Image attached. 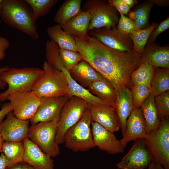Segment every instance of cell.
Here are the masks:
<instances>
[{
	"instance_id": "cell-32",
	"label": "cell",
	"mask_w": 169,
	"mask_h": 169,
	"mask_svg": "<svg viewBox=\"0 0 169 169\" xmlns=\"http://www.w3.org/2000/svg\"><path fill=\"white\" fill-rule=\"evenodd\" d=\"M59 52L60 60L64 67L69 71L83 60L81 54L78 52L59 48Z\"/></svg>"
},
{
	"instance_id": "cell-13",
	"label": "cell",
	"mask_w": 169,
	"mask_h": 169,
	"mask_svg": "<svg viewBox=\"0 0 169 169\" xmlns=\"http://www.w3.org/2000/svg\"><path fill=\"white\" fill-rule=\"evenodd\" d=\"M69 98L67 96L41 98L35 113L29 120L31 124L33 125L59 118L63 107Z\"/></svg>"
},
{
	"instance_id": "cell-2",
	"label": "cell",
	"mask_w": 169,
	"mask_h": 169,
	"mask_svg": "<svg viewBox=\"0 0 169 169\" xmlns=\"http://www.w3.org/2000/svg\"><path fill=\"white\" fill-rule=\"evenodd\" d=\"M0 18L7 25L32 39L38 38L36 20L25 0H3L0 8Z\"/></svg>"
},
{
	"instance_id": "cell-41",
	"label": "cell",
	"mask_w": 169,
	"mask_h": 169,
	"mask_svg": "<svg viewBox=\"0 0 169 169\" xmlns=\"http://www.w3.org/2000/svg\"><path fill=\"white\" fill-rule=\"evenodd\" d=\"M6 169H35L33 167L25 162L17 163L7 167Z\"/></svg>"
},
{
	"instance_id": "cell-8",
	"label": "cell",
	"mask_w": 169,
	"mask_h": 169,
	"mask_svg": "<svg viewBox=\"0 0 169 169\" xmlns=\"http://www.w3.org/2000/svg\"><path fill=\"white\" fill-rule=\"evenodd\" d=\"M115 9L108 1L88 0L86 1L82 11L88 13L91 16L88 31L101 28H116L118 18Z\"/></svg>"
},
{
	"instance_id": "cell-37",
	"label": "cell",
	"mask_w": 169,
	"mask_h": 169,
	"mask_svg": "<svg viewBox=\"0 0 169 169\" xmlns=\"http://www.w3.org/2000/svg\"><path fill=\"white\" fill-rule=\"evenodd\" d=\"M169 28V18L168 17L157 26L153 31L149 38V41L153 42L154 41L159 34L168 29Z\"/></svg>"
},
{
	"instance_id": "cell-5",
	"label": "cell",
	"mask_w": 169,
	"mask_h": 169,
	"mask_svg": "<svg viewBox=\"0 0 169 169\" xmlns=\"http://www.w3.org/2000/svg\"><path fill=\"white\" fill-rule=\"evenodd\" d=\"M92 120L87 108L75 125L66 132L63 143L74 152L84 151L95 148L91 129Z\"/></svg>"
},
{
	"instance_id": "cell-11",
	"label": "cell",
	"mask_w": 169,
	"mask_h": 169,
	"mask_svg": "<svg viewBox=\"0 0 169 169\" xmlns=\"http://www.w3.org/2000/svg\"><path fill=\"white\" fill-rule=\"evenodd\" d=\"M131 148L116 164L118 169H144L154 160L143 139L134 141Z\"/></svg>"
},
{
	"instance_id": "cell-33",
	"label": "cell",
	"mask_w": 169,
	"mask_h": 169,
	"mask_svg": "<svg viewBox=\"0 0 169 169\" xmlns=\"http://www.w3.org/2000/svg\"><path fill=\"white\" fill-rule=\"evenodd\" d=\"M134 109L140 108L146 99L151 95L150 89L143 84L130 85Z\"/></svg>"
},
{
	"instance_id": "cell-7",
	"label": "cell",
	"mask_w": 169,
	"mask_h": 169,
	"mask_svg": "<svg viewBox=\"0 0 169 169\" xmlns=\"http://www.w3.org/2000/svg\"><path fill=\"white\" fill-rule=\"evenodd\" d=\"M59 118L48 122H39L29 127L27 137L51 157L60 154L56 141L57 123Z\"/></svg>"
},
{
	"instance_id": "cell-3",
	"label": "cell",
	"mask_w": 169,
	"mask_h": 169,
	"mask_svg": "<svg viewBox=\"0 0 169 169\" xmlns=\"http://www.w3.org/2000/svg\"><path fill=\"white\" fill-rule=\"evenodd\" d=\"M43 69L38 67L10 68L0 73V79L8 85L7 89L0 93V102L7 100L14 93L32 91L38 80L43 75Z\"/></svg>"
},
{
	"instance_id": "cell-15",
	"label": "cell",
	"mask_w": 169,
	"mask_h": 169,
	"mask_svg": "<svg viewBox=\"0 0 169 169\" xmlns=\"http://www.w3.org/2000/svg\"><path fill=\"white\" fill-rule=\"evenodd\" d=\"M91 129L94 144L100 150L111 155L123 153L124 150L112 132L97 123L92 121Z\"/></svg>"
},
{
	"instance_id": "cell-4",
	"label": "cell",
	"mask_w": 169,
	"mask_h": 169,
	"mask_svg": "<svg viewBox=\"0 0 169 169\" xmlns=\"http://www.w3.org/2000/svg\"><path fill=\"white\" fill-rule=\"evenodd\" d=\"M43 69L44 73L32 91L40 98L67 96L68 85L64 73L51 66L46 61L43 64Z\"/></svg>"
},
{
	"instance_id": "cell-40",
	"label": "cell",
	"mask_w": 169,
	"mask_h": 169,
	"mask_svg": "<svg viewBox=\"0 0 169 169\" xmlns=\"http://www.w3.org/2000/svg\"><path fill=\"white\" fill-rule=\"evenodd\" d=\"M13 110V107L9 102L3 105L0 110V124L3 121L5 117Z\"/></svg>"
},
{
	"instance_id": "cell-26",
	"label": "cell",
	"mask_w": 169,
	"mask_h": 169,
	"mask_svg": "<svg viewBox=\"0 0 169 169\" xmlns=\"http://www.w3.org/2000/svg\"><path fill=\"white\" fill-rule=\"evenodd\" d=\"M81 0H66L56 11L54 21L60 26L82 11Z\"/></svg>"
},
{
	"instance_id": "cell-22",
	"label": "cell",
	"mask_w": 169,
	"mask_h": 169,
	"mask_svg": "<svg viewBox=\"0 0 169 169\" xmlns=\"http://www.w3.org/2000/svg\"><path fill=\"white\" fill-rule=\"evenodd\" d=\"M91 16L82 11L61 26L63 29L73 36L81 37L88 34Z\"/></svg>"
},
{
	"instance_id": "cell-42",
	"label": "cell",
	"mask_w": 169,
	"mask_h": 169,
	"mask_svg": "<svg viewBox=\"0 0 169 169\" xmlns=\"http://www.w3.org/2000/svg\"><path fill=\"white\" fill-rule=\"evenodd\" d=\"M149 13H148L141 18L134 21L136 29H141L147 24Z\"/></svg>"
},
{
	"instance_id": "cell-46",
	"label": "cell",
	"mask_w": 169,
	"mask_h": 169,
	"mask_svg": "<svg viewBox=\"0 0 169 169\" xmlns=\"http://www.w3.org/2000/svg\"><path fill=\"white\" fill-rule=\"evenodd\" d=\"M122 1L130 8L132 7L136 2H137L136 1L134 0H122Z\"/></svg>"
},
{
	"instance_id": "cell-35",
	"label": "cell",
	"mask_w": 169,
	"mask_h": 169,
	"mask_svg": "<svg viewBox=\"0 0 169 169\" xmlns=\"http://www.w3.org/2000/svg\"><path fill=\"white\" fill-rule=\"evenodd\" d=\"M119 13L120 18L118 20L117 29L122 34L129 36L133 31L136 29V25L131 19Z\"/></svg>"
},
{
	"instance_id": "cell-23",
	"label": "cell",
	"mask_w": 169,
	"mask_h": 169,
	"mask_svg": "<svg viewBox=\"0 0 169 169\" xmlns=\"http://www.w3.org/2000/svg\"><path fill=\"white\" fill-rule=\"evenodd\" d=\"M47 34L59 48L78 52L77 46L74 37L64 30L60 25L57 24L49 27Z\"/></svg>"
},
{
	"instance_id": "cell-31",
	"label": "cell",
	"mask_w": 169,
	"mask_h": 169,
	"mask_svg": "<svg viewBox=\"0 0 169 169\" xmlns=\"http://www.w3.org/2000/svg\"><path fill=\"white\" fill-rule=\"evenodd\" d=\"M30 7L35 20L47 15L58 0H25Z\"/></svg>"
},
{
	"instance_id": "cell-43",
	"label": "cell",
	"mask_w": 169,
	"mask_h": 169,
	"mask_svg": "<svg viewBox=\"0 0 169 169\" xmlns=\"http://www.w3.org/2000/svg\"><path fill=\"white\" fill-rule=\"evenodd\" d=\"M8 166V161L3 153L0 155V169H6Z\"/></svg>"
},
{
	"instance_id": "cell-19",
	"label": "cell",
	"mask_w": 169,
	"mask_h": 169,
	"mask_svg": "<svg viewBox=\"0 0 169 169\" xmlns=\"http://www.w3.org/2000/svg\"><path fill=\"white\" fill-rule=\"evenodd\" d=\"M116 99L114 107L123 136L126 130V121L134 109L131 90L125 86L116 91Z\"/></svg>"
},
{
	"instance_id": "cell-48",
	"label": "cell",
	"mask_w": 169,
	"mask_h": 169,
	"mask_svg": "<svg viewBox=\"0 0 169 169\" xmlns=\"http://www.w3.org/2000/svg\"><path fill=\"white\" fill-rule=\"evenodd\" d=\"M3 0H0V8L1 6V5L3 2Z\"/></svg>"
},
{
	"instance_id": "cell-20",
	"label": "cell",
	"mask_w": 169,
	"mask_h": 169,
	"mask_svg": "<svg viewBox=\"0 0 169 169\" xmlns=\"http://www.w3.org/2000/svg\"><path fill=\"white\" fill-rule=\"evenodd\" d=\"M69 72L73 79L85 89L95 81L105 79L91 65L83 60L71 69Z\"/></svg>"
},
{
	"instance_id": "cell-12",
	"label": "cell",
	"mask_w": 169,
	"mask_h": 169,
	"mask_svg": "<svg viewBox=\"0 0 169 169\" xmlns=\"http://www.w3.org/2000/svg\"><path fill=\"white\" fill-rule=\"evenodd\" d=\"M88 34L100 43L113 49L122 52L133 51L129 36L124 35L116 28H105L89 30Z\"/></svg>"
},
{
	"instance_id": "cell-29",
	"label": "cell",
	"mask_w": 169,
	"mask_h": 169,
	"mask_svg": "<svg viewBox=\"0 0 169 169\" xmlns=\"http://www.w3.org/2000/svg\"><path fill=\"white\" fill-rule=\"evenodd\" d=\"M2 152L4 153L8 161V166L23 161L24 148L23 142L4 141L3 145Z\"/></svg>"
},
{
	"instance_id": "cell-44",
	"label": "cell",
	"mask_w": 169,
	"mask_h": 169,
	"mask_svg": "<svg viewBox=\"0 0 169 169\" xmlns=\"http://www.w3.org/2000/svg\"><path fill=\"white\" fill-rule=\"evenodd\" d=\"M148 169H164L161 165L154 160L149 165Z\"/></svg>"
},
{
	"instance_id": "cell-6",
	"label": "cell",
	"mask_w": 169,
	"mask_h": 169,
	"mask_svg": "<svg viewBox=\"0 0 169 169\" xmlns=\"http://www.w3.org/2000/svg\"><path fill=\"white\" fill-rule=\"evenodd\" d=\"M143 140L154 159L164 169H169V117L161 119L159 128Z\"/></svg>"
},
{
	"instance_id": "cell-38",
	"label": "cell",
	"mask_w": 169,
	"mask_h": 169,
	"mask_svg": "<svg viewBox=\"0 0 169 169\" xmlns=\"http://www.w3.org/2000/svg\"><path fill=\"white\" fill-rule=\"evenodd\" d=\"M109 3L119 12L123 15H126L129 12L130 8L122 0H109L108 1Z\"/></svg>"
},
{
	"instance_id": "cell-1",
	"label": "cell",
	"mask_w": 169,
	"mask_h": 169,
	"mask_svg": "<svg viewBox=\"0 0 169 169\" xmlns=\"http://www.w3.org/2000/svg\"><path fill=\"white\" fill-rule=\"evenodd\" d=\"M73 37L83 60L107 79L116 91L130 87L131 75L141 63V55L133 51L122 52L113 49L88 34Z\"/></svg>"
},
{
	"instance_id": "cell-47",
	"label": "cell",
	"mask_w": 169,
	"mask_h": 169,
	"mask_svg": "<svg viewBox=\"0 0 169 169\" xmlns=\"http://www.w3.org/2000/svg\"><path fill=\"white\" fill-rule=\"evenodd\" d=\"M4 141L0 134V153L2 152V148Z\"/></svg>"
},
{
	"instance_id": "cell-28",
	"label": "cell",
	"mask_w": 169,
	"mask_h": 169,
	"mask_svg": "<svg viewBox=\"0 0 169 169\" xmlns=\"http://www.w3.org/2000/svg\"><path fill=\"white\" fill-rule=\"evenodd\" d=\"M156 68L146 62H141L131 75L130 85L143 84L150 89L151 81Z\"/></svg>"
},
{
	"instance_id": "cell-30",
	"label": "cell",
	"mask_w": 169,
	"mask_h": 169,
	"mask_svg": "<svg viewBox=\"0 0 169 169\" xmlns=\"http://www.w3.org/2000/svg\"><path fill=\"white\" fill-rule=\"evenodd\" d=\"M157 26V23H153L145 29H135L129 35L133 42L134 52L141 54L151 34Z\"/></svg>"
},
{
	"instance_id": "cell-45",
	"label": "cell",
	"mask_w": 169,
	"mask_h": 169,
	"mask_svg": "<svg viewBox=\"0 0 169 169\" xmlns=\"http://www.w3.org/2000/svg\"><path fill=\"white\" fill-rule=\"evenodd\" d=\"M9 67L8 66H3L0 68V73L5 71L9 68ZM6 84L2 81L0 79V89L4 90V89L5 86L6 85Z\"/></svg>"
},
{
	"instance_id": "cell-18",
	"label": "cell",
	"mask_w": 169,
	"mask_h": 169,
	"mask_svg": "<svg viewBox=\"0 0 169 169\" xmlns=\"http://www.w3.org/2000/svg\"><path fill=\"white\" fill-rule=\"evenodd\" d=\"M24 148L23 161L35 169H54V161L28 137L22 141Z\"/></svg>"
},
{
	"instance_id": "cell-16",
	"label": "cell",
	"mask_w": 169,
	"mask_h": 169,
	"mask_svg": "<svg viewBox=\"0 0 169 169\" xmlns=\"http://www.w3.org/2000/svg\"><path fill=\"white\" fill-rule=\"evenodd\" d=\"M148 135L141 109H134L126 121L125 134L119 140L121 146L124 149L130 142L137 139H144Z\"/></svg>"
},
{
	"instance_id": "cell-10",
	"label": "cell",
	"mask_w": 169,
	"mask_h": 169,
	"mask_svg": "<svg viewBox=\"0 0 169 169\" xmlns=\"http://www.w3.org/2000/svg\"><path fill=\"white\" fill-rule=\"evenodd\" d=\"M7 100L13 107L15 116L21 120H28L35 113L41 98L32 91H19L10 95Z\"/></svg>"
},
{
	"instance_id": "cell-17",
	"label": "cell",
	"mask_w": 169,
	"mask_h": 169,
	"mask_svg": "<svg viewBox=\"0 0 169 169\" xmlns=\"http://www.w3.org/2000/svg\"><path fill=\"white\" fill-rule=\"evenodd\" d=\"M88 109L92 120L106 129L114 133L120 129L114 107L111 105L88 104Z\"/></svg>"
},
{
	"instance_id": "cell-34",
	"label": "cell",
	"mask_w": 169,
	"mask_h": 169,
	"mask_svg": "<svg viewBox=\"0 0 169 169\" xmlns=\"http://www.w3.org/2000/svg\"><path fill=\"white\" fill-rule=\"evenodd\" d=\"M155 103L156 108L158 116L161 121L169 116V91L155 96Z\"/></svg>"
},
{
	"instance_id": "cell-49",
	"label": "cell",
	"mask_w": 169,
	"mask_h": 169,
	"mask_svg": "<svg viewBox=\"0 0 169 169\" xmlns=\"http://www.w3.org/2000/svg\"></svg>"
},
{
	"instance_id": "cell-9",
	"label": "cell",
	"mask_w": 169,
	"mask_h": 169,
	"mask_svg": "<svg viewBox=\"0 0 169 169\" xmlns=\"http://www.w3.org/2000/svg\"><path fill=\"white\" fill-rule=\"evenodd\" d=\"M88 105L85 100L76 96L70 98L66 102L57 123L56 141L58 144L63 143L66 132L80 119Z\"/></svg>"
},
{
	"instance_id": "cell-25",
	"label": "cell",
	"mask_w": 169,
	"mask_h": 169,
	"mask_svg": "<svg viewBox=\"0 0 169 169\" xmlns=\"http://www.w3.org/2000/svg\"><path fill=\"white\" fill-rule=\"evenodd\" d=\"M140 108L149 134L159 128L161 122L158 116L155 103V96L151 94L142 104Z\"/></svg>"
},
{
	"instance_id": "cell-24",
	"label": "cell",
	"mask_w": 169,
	"mask_h": 169,
	"mask_svg": "<svg viewBox=\"0 0 169 169\" xmlns=\"http://www.w3.org/2000/svg\"><path fill=\"white\" fill-rule=\"evenodd\" d=\"M88 88L92 94L110 104L114 107L116 99V91L107 79L95 81Z\"/></svg>"
},
{
	"instance_id": "cell-21",
	"label": "cell",
	"mask_w": 169,
	"mask_h": 169,
	"mask_svg": "<svg viewBox=\"0 0 169 169\" xmlns=\"http://www.w3.org/2000/svg\"><path fill=\"white\" fill-rule=\"evenodd\" d=\"M141 62H146L156 68L169 69V49L167 47L150 46L141 55Z\"/></svg>"
},
{
	"instance_id": "cell-27",
	"label": "cell",
	"mask_w": 169,
	"mask_h": 169,
	"mask_svg": "<svg viewBox=\"0 0 169 169\" xmlns=\"http://www.w3.org/2000/svg\"><path fill=\"white\" fill-rule=\"evenodd\" d=\"M150 90L151 94L155 96L169 91V69H156L151 81Z\"/></svg>"
},
{
	"instance_id": "cell-36",
	"label": "cell",
	"mask_w": 169,
	"mask_h": 169,
	"mask_svg": "<svg viewBox=\"0 0 169 169\" xmlns=\"http://www.w3.org/2000/svg\"><path fill=\"white\" fill-rule=\"evenodd\" d=\"M151 7L150 4H144L129 14V18L133 21L142 17L146 14L149 13Z\"/></svg>"
},
{
	"instance_id": "cell-14",
	"label": "cell",
	"mask_w": 169,
	"mask_h": 169,
	"mask_svg": "<svg viewBox=\"0 0 169 169\" xmlns=\"http://www.w3.org/2000/svg\"><path fill=\"white\" fill-rule=\"evenodd\" d=\"M12 111L9 113L6 119L0 124V134L4 141L21 142L27 137L29 121L18 118Z\"/></svg>"
},
{
	"instance_id": "cell-39",
	"label": "cell",
	"mask_w": 169,
	"mask_h": 169,
	"mask_svg": "<svg viewBox=\"0 0 169 169\" xmlns=\"http://www.w3.org/2000/svg\"><path fill=\"white\" fill-rule=\"evenodd\" d=\"M10 46L9 41L6 38L0 36V61L3 60L5 56V51Z\"/></svg>"
}]
</instances>
